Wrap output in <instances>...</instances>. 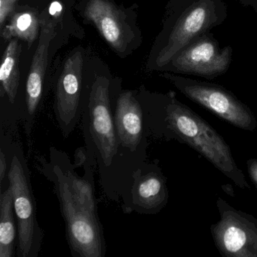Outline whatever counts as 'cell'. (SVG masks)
<instances>
[{
  "label": "cell",
  "mask_w": 257,
  "mask_h": 257,
  "mask_svg": "<svg viewBox=\"0 0 257 257\" xmlns=\"http://www.w3.org/2000/svg\"><path fill=\"white\" fill-rule=\"evenodd\" d=\"M110 81L94 77L85 99L82 125L90 163L97 170L106 198L121 203L125 213L131 198L133 176L138 167L120 147L112 108Z\"/></svg>",
  "instance_id": "cell-1"
},
{
  "label": "cell",
  "mask_w": 257,
  "mask_h": 257,
  "mask_svg": "<svg viewBox=\"0 0 257 257\" xmlns=\"http://www.w3.org/2000/svg\"><path fill=\"white\" fill-rule=\"evenodd\" d=\"M150 136L178 140L204 156L236 186L249 189L231 150L210 124L169 94L159 100L138 95Z\"/></svg>",
  "instance_id": "cell-2"
},
{
  "label": "cell",
  "mask_w": 257,
  "mask_h": 257,
  "mask_svg": "<svg viewBox=\"0 0 257 257\" xmlns=\"http://www.w3.org/2000/svg\"><path fill=\"white\" fill-rule=\"evenodd\" d=\"M37 169L53 183L65 222L66 238L73 257H104L106 240L99 216L82 208L73 198L71 189L62 170L49 156L38 159Z\"/></svg>",
  "instance_id": "cell-3"
},
{
  "label": "cell",
  "mask_w": 257,
  "mask_h": 257,
  "mask_svg": "<svg viewBox=\"0 0 257 257\" xmlns=\"http://www.w3.org/2000/svg\"><path fill=\"white\" fill-rule=\"evenodd\" d=\"M14 134L1 132L0 142L10 157L9 185L13 191L18 227V257H38L44 240V231L39 223L37 207L23 149Z\"/></svg>",
  "instance_id": "cell-4"
},
{
  "label": "cell",
  "mask_w": 257,
  "mask_h": 257,
  "mask_svg": "<svg viewBox=\"0 0 257 257\" xmlns=\"http://www.w3.org/2000/svg\"><path fill=\"white\" fill-rule=\"evenodd\" d=\"M176 7L165 41L155 58L158 69L166 67L189 43L222 25L227 18L222 0H177Z\"/></svg>",
  "instance_id": "cell-5"
},
{
  "label": "cell",
  "mask_w": 257,
  "mask_h": 257,
  "mask_svg": "<svg viewBox=\"0 0 257 257\" xmlns=\"http://www.w3.org/2000/svg\"><path fill=\"white\" fill-rule=\"evenodd\" d=\"M162 76L171 82L186 97L227 122L249 132L256 128V118L250 109L223 87L171 73H164Z\"/></svg>",
  "instance_id": "cell-6"
},
{
  "label": "cell",
  "mask_w": 257,
  "mask_h": 257,
  "mask_svg": "<svg viewBox=\"0 0 257 257\" xmlns=\"http://www.w3.org/2000/svg\"><path fill=\"white\" fill-rule=\"evenodd\" d=\"M220 219L210 227L219 252L225 257H257V219L219 198Z\"/></svg>",
  "instance_id": "cell-7"
},
{
  "label": "cell",
  "mask_w": 257,
  "mask_h": 257,
  "mask_svg": "<svg viewBox=\"0 0 257 257\" xmlns=\"http://www.w3.org/2000/svg\"><path fill=\"white\" fill-rule=\"evenodd\" d=\"M115 132L124 153L141 167L147 162L148 129L144 109L138 94L133 91H121L112 99Z\"/></svg>",
  "instance_id": "cell-8"
},
{
  "label": "cell",
  "mask_w": 257,
  "mask_h": 257,
  "mask_svg": "<svg viewBox=\"0 0 257 257\" xmlns=\"http://www.w3.org/2000/svg\"><path fill=\"white\" fill-rule=\"evenodd\" d=\"M231 56L232 49L230 46L221 49L209 32L189 43L164 68L180 74L212 79L228 70Z\"/></svg>",
  "instance_id": "cell-9"
},
{
  "label": "cell",
  "mask_w": 257,
  "mask_h": 257,
  "mask_svg": "<svg viewBox=\"0 0 257 257\" xmlns=\"http://www.w3.org/2000/svg\"><path fill=\"white\" fill-rule=\"evenodd\" d=\"M82 52L77 51L67 58L57 82L54 114L65 138L82 119L85 101L82 97Z\"/></svg>",
  "instance_id": "cell-10"
},
{
  "label": "cell",
  "mask_w": 257,
  "mask_h": 257,
  "mask_svg": "<svg viewBox=\"0 0 257 257\" xmlns=\"http://www.w3.org/2000/svg\"><path fill=\"white\" fill-rule=\"evenodd\" d=\"M56 34V23L44 21L41 23L38 46L34 54L26 85L22 122L25 134L31 139L36 118L41 107L44 92L45 76L51 42Z\"/></svg>",
  "instance_id": "cell-11"
},
{
  "label": "cell",
  "mask_w": 257,
  "mask_h": 257,
  "mask_svg": "<svg viewBox=\"0 0 257 257\" xmlns=\"http://www.w3.org/2000/svg\"><path fill=\"white\" fill-rule=\"evenodd\" d=\"M168 197L167 179L159 165L145 162L134 174L130 202L124 213L157 214L168 204Z\"/></svg>",
  "instance_id": "cell-12"
},
{
  "label": "cell",
  "mask_w": 257,
  "mask_h": 257,
  "mask_svg": "<svg viewBox=\"0 0 257 257\" xmlns=\"http://www.w3.org/2000/svg\"><path fill=\"white\" fill-rule=\"evenodd\" d=\"M106 42L118 52H124L130 41L131 31L121 12L107 0H89L85 10Z\"/></svg>",
  "instance_id": "cell-13"
},
{
  "label": "cell",
  "mask_w": 257,
  "mask_h": 257,
  "mask_svg": "<svg viewBox=\"0 0 257 257\" xmlns=\"http://www.w3.org/2000/svg\"><path fill=\"white\" fill-rule=\"evenodd\" d=\"M49 156H52L58 164L68 181L75 201L87 211L96 216L97 212V200L94 187V167L90 163L87 156L83 163L85 174L83 177L78 175L75 171V167L70 162L67 153L55 147H51Z\"/></svg>",
  "instance_id": "cell-14"
},
{
  "label": "cell",
  "mask_w": 257,
  "mask_h": 257,
  "mask_svg": "<svg viewBox=\"0 0 257 257\" xmlns=\"http://www.w3.org/2000/svg\"><path fill=\"white\" fill-rule=\"evenodd\" d=\"M18 227L11 186L0 194V257H15Z\"/></svg>",
  "instance_id": "cell-15"
},
{
  "label": "cell",
  "mask_w": 257,
  "mask_h": 257,
  "mask_svg": "<svg viewBox=\"0 0 257 257\" xmlns=\"http://www.w3.org/2000/svg\"><path fill=\"white\" fill-rule=\"evenodd\" d=\"M39 26L40 23L35 13L31 12L18 13L2 29V37L5 40L22 39L28 43L30 48L38 37Z\"/></svg>",
  "instance_id": "cell-16"
},
{
  "label": "cell",
  "mask_w": 257,
  "mask_h": 257,
  "mask_svg": "<svg viewBox=\"0 0 257 257\" xmlns=\"http://www.w3.org/2000/svg\"><path fill=\"white\" fill-rule=\"evenodd\" d=\"M10 157L8 150L4 144H0V183L4 186L6 179L8 180V173L10 170Z\"/></svg>",
  "instance_id": "cell-17"
},
{
  "label": "cell",
  "mask_w": 257,
  "mask_h": 257,
  "mask_svg": "<svg viewBox=\"0 0 257 257\" xmlns=\"http://www.w3.org/2000/svg\"><path fill=\"white\" fill-rule=\"evenodd\" d=\"M14 5L15 3L12 0H0V26L2 29L6 19L13 12Z\"/></svg>",
  "instance_id": "cell-18"
},
{
  "label": "cell",
  "mask_w": 257,
  "mask_h": 257,
  "mask_svg": "<svg viewBox=\"0 0 257 257\" xmlns=\"http://www.w3.org/2000/svg\"><path fill=\"white\" fill-rule=\"evenodd\" d=\"M247 170L251 180L257 187V159H251L247 161Z\"/></svg>",
  "instance_id": "cell-19"
},
{
  "label": "cell",
  "mask_w": 257,
  "mask_h": 257,
  "mask_svg": "<svg viewBox=\"0 0 257 257\" xmlns=\"http://www.w3.org/2000/svg\"><path fill=\"white\" fill-rule=\"evenodd\" d=\"M238 1L242 5L251 7L257 12V0H238Z\"/></svg>",
  "instance_id": "cell-20"
},
{
  "label": "cell",
  "mask_w": 257,
  "mask_h": 257,
  "mask_svg": "<svg viewBox=\"0 0 257 257\" xmlns=\"http://www.w3.org/2000/svg\"><path fill=\"white\" fill-rule=\"evenodd\" d=\"M12 1H13V3H16V0H12Z\"/></svg>",
  "instance_id": "cell-21"
}]
</instances>
